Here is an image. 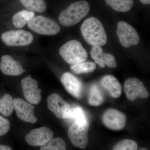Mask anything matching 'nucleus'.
Instances as JSON below:
<instances>
[{
	"mask_svg": "<svg viewBox=\"0 0 150 150\" xmlns=\"http://www.w3.org/2000/svg\"><path fill=\"white\" fill-rule=\"evenodd\" d=\"M82 35L86 42L92 46H104L107 36L104 27L98 19L93 17L86 19L81 25Z\"/></svg>",
	"mask_w": 150,
	"mask_h": 150,
	"instance_id": "1",
	"label": "nucleus"
},
{
	"mask_svg": "<svg viewBox=\"0 0 150 150\" xmlns=\"http://www.w3.org/2000/svg\"><path fill=\"white\" fill-rule=\"evenodd\" d=\"M90 9L89 5L86 1H80L73 3L59 15V23L66 27L74 26L88 14Z\"/></svg>",
	"mask_w": 150,
	"mask_h": 150,
	"instance_id": "2",
	"label": "nucleus"
},
{
	"mask_svg": "<svg viewBox=\"0 0 150 150\" xmlns=\"http://www.w3.org/2000/svg\"><path fill=\"white\" fill-rule=\"evenodd\" d=\"M59 54L65 62L72 66L85 62L88 56L82 44L76 40L65 43L60 48Z\"/></svg>",
	"mask_w": 150,
	"mask_h": 150,
	"instance_id": "3",
	"label": "nucleus"
},
{
	"mask_svg": "<svg viewBox=\"0 0 150 150\" xmlns=\"http://www.w3.org/2000/svg\"><path fill=\"white\" fill-rule=\"evenodd\" d=\"M28 25L33 31L42 35H55L61 30L56 22L42 16H34L28 23Z\"/></svg>",
	"mask_w": 150,
	"mask_h": 150,
	"instance_id": "4",
	"label": "nucleus"
},
{
	"mask_svg": "<svg viewBox=\"0 0 150 150\" xmlns=\"http://www.w3.org/2000/svg\"><path fill=\"white\" fill-rule=\"evenodd\" d=\"M89 123L80 124L74 121L68 130V137L73 145L77 148L83 149L88 143Z\"/></svg>",
	"mask_w": 150,
	"mask_h": 150,
	"instance_id": "5",
	"label": "nucleus"
},
{
	"mask_svg": "<svg viewBox=\"0 0 150 150\" xmlns=\"http://www.w3.org/2000/svg\"><path fill=\"white\" fill-rule=\"evenodd\" d=\"M116 33L120 43L125 48L136 46L139 43L140 38L137 30L126 22L118 23Z\"/></svg>",
	"mask_w": 150,
	"mask_h": 150,
	"instance_id": "6",
	"label": "nucleus"
},
{
	"mask_svg": "<svg viewBox=\"0 0 150 150\" xmlns=\"http://www.w3.org/2000/svg\"><path fill=\"white\" fill-rule=\"evenodd\" d=\"M2 40L8 46H24L31 44L33 36L30 32L23 30L6 31L2 34Z\"/></svg>",
	"mask_w": 150,
	"mask_h": 150,
	"instance_id": "7",
	"label": "nucleus"
},
{
	"mask_svg": "<svg viewBox=\"0 0 150 150\" xmlns=\"http://www.w3.org/2000/svg\"><path fill=\"white\" fill-rule=\"evenodd\" d=\"M48 109L54 113L57 118L68 119L71 115V108L58 94L53 93L47 98Z\"/></svg>",
	"mask_w": 150,
	"mask_h": 150,
	"instance_id": "8",
	"label": "nucleus"
},
{
	"mask_svg": "<svg viewBox=\"0 0 150 150\" xmlns=\"http://www.w3.org/2000/svg\"><path fill=\"white\" fill-rule=\"evenodd\" d=\"M124 89L126 97L134 101L139 98H146L149 96V92L142 81L137 78H129L125 81Z\"/></svg>",
	"mask_w": 150,
	"mask_h": 150,
	"instance_id": "9",
	"label": "nucleus"
},
{
	"mask_svg": "<svg viewBox=\"0 0 150 150\" xmlns=\"http://www.w3.org/2000/svg\"><path fill=\"white\" fill-rule=\"evenodd\" d=\"M21 83L24 97L28 102L32 104H39L41 100L42 91L38 88L37 81L29 76L23 79Z\"/></svg>",
	"mask_w": 150,
	"mask_h": 150,
	"instance_id": "10",
	"label": "nucleus"
},
{
	"mask_svg": "<svg viewBox=\"0 0 150 150\" xmlns=\"http://www.w3.org/2000/svg\"><path fill=\"white\" fill-rule=\"evenodd\" d=\"M103 123L108 129L114 131L122 130L126 126V115L115 109H108L102 115Z\"/></svg>",
	"mask_w": 150,
	"mask_h": 150,
	"instance_id": "11",
	"label": "nucleus"
},
{
	"mask_svg": "<svg viewBox=\"0 0 150 150\" xmlns=\"http://www.w3.org/2000/svg\"><path fill=\"white\" fill-rule=\"evenodd\" d=\"M13 108L17 117L22 121L31 123H36L37 119L34 113V107L21 98L13 99Z\"/></svg>",
	"mask_w": 150,
	"mask_h": 150,
	"instance_id": "12",
	"label": "nucleus"
},
{
	"mask_svg": "<svg viewBox=\"0 0 150 150\" xmlns=\"http://www.w3.org/2000/svg\"><path fill=\"white\" fill-rule=\"evenodd\" d=\"M53 131L46 127L33 129L25 138V141L32 146H41L54 137Z\"/></svg>",
	"mask_w": 150,
	"mask_h": 150,
	"instance_id": "13",
	"label": "nucleus"
},
{
	"mask_svg": "<svg viewBox=\"0 0 150 150\" xmlns=\"http://www.w3.org/2000/svg\"><path fill=\"white\" fill-rule=\"evenodd\" d=\"M0 70L4 74L9 76H19L25 71L23 69L20 62L15 61L9 55H4L1 57Z\"/></svg>",
	"mask_w": 150,
	"mask_h": 150,
	"instance_id": "14",
	"label": "nucleus"
},
{
	"mask_svg": "<svg viewBox=\"0 0 150 150\" xmlns=\"http://www.w3.org/2000/svg\"><path fill=\"white\" fill-rule=\"evenodd\" d=\"M61 81L70 94L77 98L81 97L82 85L77 78L71 73L66 72L61 77Z\"/></svg>",
	"mask_w": 150,
	"mask_h": 150,
	"instance_id": "15",
	"label": "nucleus"
},
{
	"mask_svg": "<svg viewBox=\"0 0 150 150\" xmlns=\"http://www.w3.org/2000/svg\"><path fill=\"white\" fill-rule=\"evenodd\" d=\"M91 55L95 63L100 68H104L105 65L109 68H115L116 67L114 56L111 54L103 53L100 46H92Z\"/></svg>",
	"mask_w": 150,
	"mask_h": 150,
	"instance_id": "16",
	"label": "nucleus"
},
{
	"mask_svg": "<svg viewBox=\"0 0 150 150\" xmlns=\"http://www.w3.org/2000/svg\"><path fill=\"white\" fill-rule=\"evenodd\" d=\"M101 83L103 86L113 98H118L121 96L122 88L116 78L112 75H107L102 78Z\"/></svg>",
	"mask_w": 150,
	"mask_h": 150,
	"instance_id": "17",
	"label": "nucleus"
},
{
	"mask_svg": "<svg viewBox=\"0 0 150 150\" xmlns=\"http://www.w3.org/2000/svg\"><path fill=\"white\" fill-rule=\"evenodd\" d=\"M34 12L29 10H23L14 15L12 22L14 26L18 28H22L28 24L34 16Z\"/></svg>",
	"mask_w": 150,
	"mask_h": 150,
	"instance_id": "18",
	"label": "nucleus"
},
{
	"mask_svg": "<svg viewBox=\"0 0 150 150\" xmlns=\"http://www.w3.org/2000/svg\"><path fill=\"white\" fill-rule=\"evenodd\" d=\"M106 4L116 11L126 12L131 10L134 5V0H105Z\"/></svg>",
	"mask_w": 150,
	"mask_h": 150,
	"instance_id": "19",
	"label": "nucleus"
},
{
	"mask_svg": "<svg viewBox=\"0 0 150 150\" xmlns=\"http://www.w3.org/2000/svg\"><path fill=\"white\" fill-rule=\"evenodd\" d=\"M22 4L28 10L43 13L46 9V4L44 0H20Z\"/></svg>",
	"mask_w": 150,
	"mask_h": 150,
	"instance_id": "20",
	"label": "nucleus"
},
{
	"mask_svg": "<svg viewBox=\"0 0 150 150\" xmlns=\"http://www.w3.org/2000/svg\"><path fill=\"white\" fill-rule=\"evenodd\" d=\"M13 109V99L10 95L6 94L0 99V112L4 116H9Z\"/></svg>",
	"mask_w": 150,
	"mask_h": 150,
	"instance_id": "21",
	"label": "nucleus"
},
{
	"mask_svg": "<svg viewBox=\"0 0 150 150\" xmlns=\"http://www.w3.org/2000/svg\"><path fill=\"white\" fill-rule=\"evenodd\" d=\"M103 94L96 85H93L91 88L88 103L92 106H99L104 102Z\"/></svg>",
	"mask_w": 150,
	"mask_h": 150,
	"instance_id": "22",
	"label": "nucleus"
},
{
	"mask_svg": "<svg viewBox=\"0 0 150 150\" xmlns=\"http://www.w3.org/2000/svg\"><path fill=\"white\" fill-rule=\"evenodd\" d=\"M40 150H66V144L61 138H52L46 144L41 146Z\"/></svg>",
	"mask_w": 150,
	"mask_h": 150,
	"instance_id": "23",
	"label": "nucleus"
},
{
	"mask_svg": "<svg viewBox=\"0 0 150 150\" xmlns=\"http://www.w3.org/2000/svg\"><path fill=\"white\" fill-rule=\"evenodd\" d=\"M96 68V65L94 63L84 62L71 67L72 71L76 74L91 73Z\"/></svg>",
	"mask_w": 150,
	"mask_h": 150,
	"instance_id": "24",
	"label": "nucleus"
},
{
	"mask_svg": "<svg viewBox=\"0 0 150 150\" xmlns=\"http://www.w3.org/2000/svg\"><path fill=\"white\" fill-rule=\"evenodd\" d=\"M69 118H71L74 121L80 124H85L88 122L83 109L79 107L71 108V115Z\"/></svg>",
	"mask_w": 150,
	"mask_h": 150,
	"instance_id": "25",
	"label": "nucleus"
},
{
	"mask_svg": "<svg viewBox=\"0 0 150 150\" xmlns=\"http://www.w3.org/2000/svg\"><path fill=\"white\" fill-rule=\"evenodd\" d=\"M138 145L135 141L130 139L123 140L118 143L112 150H137Z\"/></svg>",
	"mask_w": 150,
	"mask_h": 150,
	"instance_id": "26",
	"label": "nucleus"
},
{
	"mask_svg": "<svg viewBox=\"0 0 150 150\" xmlns=\"http://www.w3.org/2000/svg\"><path fill=\"white\" fill-rule=\"evenodd\" d=\"M10 126L8 120L0 115V137L6 134L10 129Z\"/></svg>",
	"mask_w": 150,
	"mask_h": 150,
	"instance_id": "27",
	"label": "nucleus"
},
{
	"mask_svg": "<svg viewBox=\"0 0 150 150\" xmlns=\"http://www.w3.org/2000/svg\"><path fill=\"white\" fill-rule=\"evenodd\" d=\"M11 148L5 146V145H0V150H11Z\"/></svg>",
	"mask_w": 150,
	"mask_h": 150,
	"instance_id": "28",
	"label": "nucleus"
},
{
	"mask_svg": "<svg viewBox=\"0 0 150 150\" xmlns=\"http://www.w3.org/2000/svg\"><path fill=\"white\" fill-rule=\"evenodd\" d=\"M140 1L144 4H150V0H140Z\"/></svg>",
	"mask_w": 150,
	"mask_h": 150,
	"instance_id": "29",
	"label": "nucleus"
},
{
	"mask_svg": "<svg viewBox=\"0 0 150 150\" xmlns=\"http://www.w3.org/2000/svg\"><path fill=\"white\" fill-rule=\"evenodd\" d=\"M139 150H147V149H146V148H141Z\"/></svg>",
	"mask_w": 150,
	"mask_h": 150,
	"instance_id": "30",
	"label": "nucleus"
}]
</instances>
